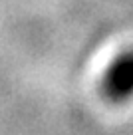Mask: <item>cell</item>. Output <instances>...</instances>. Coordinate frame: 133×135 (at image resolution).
Instances as JSON below:
<instances>
[{"label": "cell", "mask_w": 133, "mask_h": 135, "mask_svg": "<svg viewBox=\"0 0 133 135\" xmlns=\"http://www.w3.org/2000/svg\"><path fill=\"white\" fill-rule=\"evenodd\" d=\"M103 89L115 101H127L133 97V52L119 56L107 68Z\"/></svg>", "instance_id": "6da1fadb"}]
</instances>
